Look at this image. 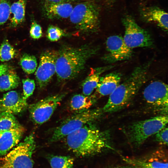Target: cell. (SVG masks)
I'll return each mask as SVG.
<instances>
[{
	"mask_svg": "<svg viewBox=\"0 0 168 168\" xmlns=\"http://www.w3.org/2000/svg\"><path fill=\"white\" fill-rule=\"evenodd\" d=\"M64 138L68 148L79 156H91L114 149L111 146L110 132L99 129L91 123Z\"/></svg>",
	"mask_w": 168,
	"mask_h": 168,
	"instance_id": "6da1fadb",
	"label": "cell"
},
{
	"mask_svg": "<svg viewBox=\"0 0 168 168\" xmlns=\"http://www.w3.org/2000/svg\"><path fill=\"white\" fill-rule=\"evenodd\" d=\"M122 21L125 29L123 40L128 47L132 49L153 46V40L150 34L140 27L132 16L126 15Z\"/></svg>",
	"mask_w": 168,
	"mask_h": 168,
	"instance_id": "ba28073f",
	"label": "cell"
},
{
	"mask_svg": "<svg viewBox=\"0 0 168 168\" xmlns=\"http://www.w3.org/2000/svg\"><path fill=\"white\" fill-rule=\"evenodd\" d=\"M100 9L93 0H86L73 7L69 17L71 22L83 33L97 32L100 28Z\"/></svg>",
	"mask_w": 168,
	"mask_h": 168,
	"instance_id": "277c9868",
	"label": "cell"
},
{
	"mask_svg": "<svg viewBox=\"0 0 168 168\" xmlns=\"http://www.w3.org/2000/svg\"><path fill=\"white\" fill-rule=\"evenodd\" d=\"M20 83V78L13 70L9 69L0 76V92L14 89Z\"/></svg>",
	"mask_w": 168,
	"mask_h": 168,
	"instance_id": "ffe728a7",
	"label": "cell"
},
{
	"mask_svg": "<svg viewBox=\"0 0 168 168\" xmlns=\"http://www.w3.org/2000/svg\"><path fill=\"white\" fill-rule=\"evenodd\" d=\"M26 0H18L13 3L10 7V19L11 26L15 27L22 22L25 18Z\"/></svg>",
	"mask_w": 168,
	"mask_h": 168,
	"instance_id": "44dd1931",
	"label": "cell"
},
{
	"mask_svg": "<svg viewBox=\"0 0 168 168\" xmlns=\"http://www.w3.org/2000/svg\"><path fill=\"white\" fill-rule=\"evenodd\" d=\"M141 18L144 21L155 23L166 31L168 30V15L167 12L156 6H142L140 7Z\"/></svg>",
	"mask_w": 168,
	"mask_h": 168,
	"instance_id": "5bb4252c",
	"label": "cell"
},
{
	"mask_svg": "<svg viewBox=\"0 0 168 168\" xmlns=\"http://www.w3.org/2000/svg\"><path fill=\"white\" fill-rule=\"evenodd\" d=\"M104 113L102 108L89 109L76 113L63 121L54 129L49 141H58L85 125L99 118Z\"/></svg>",
	"mask_w": 168,
	"mask_h": 168,
	"instance_id": "52a82bcc",
	"label": "cell"
},
{
	"mask_svg": "<svg viewBox=\"0 0 168 168\" xmlns=\"http://www.w3.org/2000/svg\"><path fill=\"white\" fill-rule=\"evenodd\" d=\"M21 126L16 128L4 131L0 137V156L6 155L18 143L24 133Z\"/></svg>",
	"mask_w": 168,
	"mask_h": 168,
	"instance_id": "e0dca14e",
	"label": "cell"
},
{
	"mask_svg": "<svg viewBox=\"0 0 168 168\" xmlns=\"http://www.w3.org/2000/svg\"><path fill=\"white\" fill-rule=\"evenodd\" d=\"M125 161L141 168H168L167 162L158 161H146L138 159L123 158Z\"/></svg>",
	"mask_w": 168,
	"mask_h": 168,
	"instance_id": "603a6c76",
	"label": "cell"
},
{
	"mask_svg": "<svg viewBox=\"0 0 168 168\" xmlns=\"http://www.w3.org/2000/svg\"><path fill=\"white\" fill-rule=\"evenodd\" d=\"M73 7L70 3H54L45 1L43 10L48 19H62L69 18Z\"/></svg>",
	"mask_w": 168,
	"mask_h": 168,
	"instance_id": "2e32d148",
	"label": "cell"
},
{
	"mask_svg": "<svg viewBox=\"0 0 168 168\" xmlns=\"http://www.w3.org/2000/svg\"><path fill=\"white\" fill-rule=\"evenodd\" d=\"M77 0H45V1L54 3H66L74 2Z\"/></svg>",
	"mask_w": 168,
	"mask_h": 168,
	"instance_id": "1f68e13d",
	"label": "cell"
},
{
	"mask_svg": "<svg viewBox=\"0 0 168 168\" xmlns=\"http://www.w3.org/2000/svg\"><path fill=\"white\" fill-rule=\"evenodd\" d=\"M35 147L34 135L31 133L13 150L0 158V168H33L32 155Z\"/></svg>",
	"mask_w": 168,
	"mask_h": 168,
	"instance_id": "8992f818",
	"label": "cell"
},
{
	"mask_svg": "<svg viewBox=\"0 0 168 168\" xmlns=\"http://www.w3.org/2000/svg\"><path fill=\"white\" fill-rule=\"evenodd\" d=\"M66 94L63 92L49 96L30 105L29 111L33 122L41 124L48 121Z\"/></svg>",
	"mask_w": 168,
	"mask_h": 168,
	"instance_id": "30bf717a",
	"label": "cell"
},
{
	"mask_svg": "<svg viewBox=\"0 0 168 168\" xmlns=\"http://www.w3.org/2000/svg\"><path fill=\"white\" fill-rule=\"evenodd\" d=\"M113 67L109 66L91 69L82 83L83 94L87 96L91 95L97 87L101 74Z\"/></svg>",
	"mask_w": 168,
	"mask_h": 168,
	"instance_id": "ac0fdd59",
	"label": "cell"
},
{
	"mask_svg": "<svg viewBox=\"0 0 168 168\" xmlns=\"http://www.w3.org/2000/svg\"><path fill=\"white\" fill-rule=\"evenodd\" d=\"M111 168H141L139 167H138L133 165H131L130 166H117Z\"/></svg>",
	"mask_w": 168,
	"mask_h": 168,
	"instance_id": "836d02e7",
	"label": "cell"
},
{
	"mask_svg": "<svg viewBox=\"0 0 168 168\" xmlns=\"http://www.w3.org/2000/svg\"><path fill=\"white\" fill-rule=\"evenodd\" d=\"M66 35L63 30L52 25L49 26L47 31L46 36L52 42L56 41Z\"/></svg>",
	"mask_w": 168,
	"mask_h": 168,
	"instance_id": "4316f807",
	"label": "cell"
},
{
	"mask_svg": "<svg viewBox=\"0 0 168 168\" xmlns=\"http://www.w3.org/2000/svg\"><path fill=\"white\" fill-rule=\"evenodd\" d=\"M4 131H0V137Z\"/></svg>",
	"mask_w": 168,
	"mask_h": 168,
	"instance_id": "d590c367",
	"label": "cell"
},
{
	"mask_svg": "<svg viewBox=\"0 0 168 168\" xmlns=\"http://www.w3.org/2000/svg\"><path fill=\"white\" fill-rule=\"evenodd\" d=\"M21 126L13 114L7 112L0 113V131H7Z\"/></svg>",
	"mask_w": 168,
	"mask_h": 168,
	"instance_id": "7402d4cb",
	"label": "cell"
},
{
	"mask_svg": "<svg viewBox=\"0 0 168 168\" xmlns=\"http://www.w3.org/2000/svg\"><path fill=\"white\" fill-rule=\"evenodd\" d=\"M143 98L146 103L161 115H167L168 86L159 81L150 83L144 89Z\"/></svg>",
	"mask_w": 168,
	"mask_h": 168,
	"instance_id": "9c48e42d",
	"label": "cell"
},
{
	"mask_svg": "<svg viewBox=\"0 0 168 168\" xmlns=\"http://www.w3.org/2000/svg\"><path fill=\"white\" fill-rule=\"evenodd\" d=\"M106 4L109 6H111L114 3L115 0H103Z\"/></svg>",
	"mask_w": 168,
	"mask_h": 168,
	"instance_id": "e575fe53",
	"label": "cell"
},
{
	"mask_svg": "<svg viewBox=\"0 0 168 168\" xmlns=\"http://www.w3.org/2000/svg\"><path fill=\"white\" fill-rule=\"evenodd\" d=\"M97 99L94 95L89 96L80 94H76L71 98L69 107L72 111L79 113L90 109Z\"/></svg>",
	"mask_w": 168,
	"mask_h": 168,
	"instance_id": "d6986e66",
	"label": "cell"
},
{
	"mask_svg": "<svg viewBox=\"0 0 168 168\" xmlns=\"http://www.w3.org/2000/svg\"><path fill=\"white\" fill-rule=\"evenodd\" d=\"M9 69V68L7 65H0V76L6 72Z\"/></svg>",
	"mask_w": 168,
	"mask_h": 168,
	"instance_id": "d6a6232c",
	"label": "cell"
},
{
	"mask_svg": "<svg viewBox=\"0 0 168 168\" xmlns=\"http://www.w3.org/2000/svg\"><path fill=\"white\" fill-rule=\"evenodd\" d=\"M98 47L87 44L79 47L64 45L58 50L56 73L58 82L77 77L84 69L86 61L96 54Z\"/></svg>",
	"mask_w": 168,
	"mask_h": 168,
	"instance_id": "7a4b0ae2",
	"label": "cell"
},
{
	"mask_svg": "<svg viewBox=\"0 0 168 168\" xmlns=\"http://www.w3.org/2000/svg\"><path fill=\"white\" fill-rule=\"evenodd\" d=\"M10 7L7 0H0V26L4 24L9 18Z\"/></svg>",
	"mask_w": 168,
	"mask_h": 168,
	"instance_id": "83f0119b",
	"label": "cell"
},
{
	"mask_svg": "<svg viewBox=\"0 0 168 168\" xmlns=\"http://www.w3.org/2000/svg\"><path fill=\"white\" fill-rule=\"evenodd\" d=\"M151 60L136 67L122 83L110 95L102 108L104 113L116 112L126 106L150 77Z\"/></svg>",
	"mask_w": 168,
	"mask_h": 168,
	"instance_id": "3957f363",
	"label": "cell"
},
{
	"mask_svg": "<svg viewBox=\"0 0 168 168\" xmlns=\"http://www.w3.org/2000/svg\"><path fill=\"white\" fill-rule=\"evenodd\" d=\"M26 100L22 96L15 91L4 94L0 99V113L7 112L13 114L20 113L27 108Z\"/></svg>",
	"mask_w": 168,
	"mask_h": 168,
	"instance_id": "4fadbf2b",
	"label": "cell"
},
{
	"mask_svg": "<svg viewBox=\"0 0 168 168\" xmlns=\"http://www.w3.org/2000/svg\"><path fill=\"white\" fill-rule=\"evenodd\" d=\"M20 63L23 70L28 74L35 72L38 65L35 57L27 54L22 55L20 58Z\"/></svg>",
	"mask_w": 168,
	"mask_h": 168,
	"instance_id": "cb8c5ba5",
	"label": "cell"
},
{
	"mask_svg": "<svg viewBox=\"0 0 168 168\" xmlns=\"http://www.w3.org/2000/svg\"><path fill=\"white\" fill-rule=\"evenodd\" d=\"M31 37L34 39H38L42 35V31L41 26L36 21L32 22L30 31Z\"/></svg>",
	"mask_w": 168,
	"mask_h": 168,
	"instance_id": "4dcf8cb0",
	"label": "cell"
},
{
	"mask_svg": "<svg viewBox=\"0 0 168 168\" xmlns=\"http://www.w3.org/2000/svg\"><path fill=\"white\" fill-rule=\"evenodd\" d=\"M168 119L167 115H160L135 122L128 125L124 132L128 142L138 147L149 137L166 126Z\"/></svg>",
	"mask_w": 168,
	"mask_h": 168,
	"instance_id": "5b68a950",
	"label": "cell"
},
{
	"mask_svg": "<svg viewBox=\"0 0 168 168\" xmlns=\"http://www.w3.org/2000/svg\"><path fill=\"white\" fill-rule=\"evenodd\" d=\"M156 141L161 144L167 145L168 144V128L165 126L155 134Z\"/></svg>",
	"mask_w": 168,
	"mask_h": 168,
	"instance_id": "f546056e",
	"label": "cell"
},
{
	"mask_svg": "<svg viewBox=\"0 0 168 168\" xmlns=\"http://www.w3.org/2000/svg\"><path fill=\"white\" fill-rule=\"evenodd\" d=\"M49 162L51 168H74L73 159L68 156H53Z\"/></svg>",
	"mask_w": 168,
	"mask_h": 168,
	"instance_id": "d4e9b609",
	"label": "cell"
},
{
	"mask_svg": "<svg viewBox=\"0 0 168 168\" xmlns=\"http://www.w3.org/2000/svg\"><path fill=\"white\" fill-rule=\"evenodd\" d=\"M16 55V51L14 48L7 40L4 41L0 45V61H8Z\"/></svg>",
	"mask_w": 168,
	"mask_h": 168,
	"instance_id": "484cf974",
	"label": "cell"
},
{
	"mask_svg": "<svg viewBox=\"0 0 168 168\" xmlns=\"http://www.w3.org/2000/svg\"><path fill=\"white\" fill-rule=\"evenodd\" d=\"M58 51L48 50L40 55V62L35 73L38 86L40 89L46 86L56 73V63Z\"/></svg>",
	"mask_w": 168,
	"mask_h": 168,
	"instance_id": "8fae6325",
	"label": "cell"
},
{
	"mask_svg": "<svg viewBox=\"0 0 168 168\" xmlns=\"http://www.w3.org/2000/svg\"><path fill=\"white\" fill-rule=\"evenodd\" d=\"M22 83L23 97L24 99L26 100L32 95L35 88V83L34 80L28 78L23 79Z\"/></svg>",
	"mask_w": 168,
	"mask_h": 168,
	"instance_id": "f1b7e54d",
	"label": "cell"
},
{
	"mask_svg": "<svg viewBox=\"0 0 168 168\" xmlns=\"http://www.w3.org/2000/svg\"><path fill=\"white\" fill-rule=\"evenodd\" d=\"M107 53L103 59L108 63L128 60L132 56L133 51L124 42L123 37L119 35L108 37L106 41Z\"/></svg>",
	"mask_w": 168,
	"mask_h": 168,
	"instance_id": "7c38bea8",
	"label": "cell"
},
{
	"mask_svg": "<svg viewBox=\"0 0 168 168\" xmlns=\"http://www.w3.org/2000/svg\"><path fill=\"white\" fill-rule=\"evenodd\" d=\"M121 78V74L116 72L100 77L94 96L97 99L99 98L110 95L120 84Z\"/></svg>",
	"mask_w": 168,
	"mask_h": 168,
	"instance_id": "9a60e30c",
	"label": "cell"
}]
</instances>
